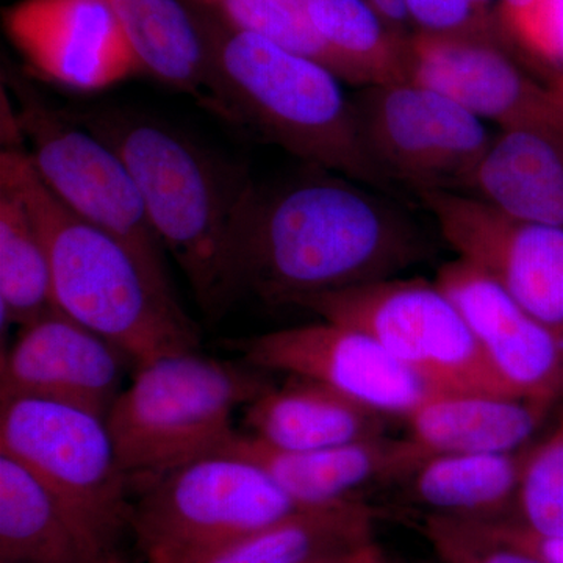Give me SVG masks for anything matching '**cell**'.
<instances>
[{"instance_id":"obj_24","label":"cell","mask_w":563,"mask_h":563,"mask_svg":"<svg viewBox=\"0 0 563 563\" xmlns=\"http://www.w3.org/2000/svg\"><path fill=\"white\" fill-rule=\"evenodd\" d=\"M0 563H106L57 499L2 454Z\"/></svg>"},{"instance_id":"obj_34","label":"cell","mask_w":563,"mask_h":563,"mask_svg":"<svg viewBox=\"0 0 563 563\" xmlns=\"http://www.w3.org/2000/svg\"><path fill=\"white\" fill-rule=\"evenodd\" d=\"M539 0H501L499 3V24L504 38L512 31L515 25L521 21V18L532 9Z\"/></svg>"},{"instance_id":"obj_4","label":"cell","mask_w":563,"mask_h":563,"mask_svg":"<svg viewBox=\"0 0 563 563\" xmlns=\"http://www.w3.org/2000/svg\"><path fill=\"white\" fill-rule=\"evenodd\" d=\"M0 181L27 203L49 255L55 306L141 365L199 351L176 292L163 290L114 236L81 220L46 187L27 151L3 147Z\"/></svg>"},{"instance_id":"obj_26","label":"cell","mask_w":563,"mask_h":563,"mask_svg":"<svg viewBox=\"0 0 563 563\" xmlns=\"http://www.w3.org/2000/svg\"><path fill=\"white\" fill-rule=\"evenodd\" d=\"M57 309L46 244L27 203L0 181V318L24 325Z\"/></svg>"},{"instance_id":"obj_37","label":"cell","mask_w":563,"mask_h":563,"mask_svg":"<svg viewBox=\"0 0 563 563\" xmlns=\"http://www.w3.org/2000/svg\"><path fill=\"white\" fill-rule=\"evenodd\" d=\"M553 88L559 92V95H561V98L563 99V74H559V76L555 77Z\"/></svg>"},{"instance_id":"obj_39","label":"cell","mask_w":563,"mask_h":563,"mask_svg":"<svg viewBox=\"0 0 563 563\" xmlns=\"http://www.w3.org/2000/svg\"><path fill=\"white\" fill-rule=\"evenodd\" d=\"M362 553H363V551H362ZM361 555H362V554H361ZM358 559H361V558H358ZM357 563H358V561H357Z\"/></svg>"},{"instance_id":"obj_28","label":"cell","mask_w":563,"mask_h":563,"mask_svg":"<svg viewBox=\"0 0 563 563\" xmlns=\"http://www.w3.org/2000/svg\"><path fill=\"white\" fill-rule=\"evenodd\" d=\"M239 31L257 33L329 68L303 0H185ZM331 69V68H329Z\"/></svg>"},{"instance_id":"obj_33","label":"cell","mask_w":563,"mask_h":563,"mask_svg":"<svg viewBox=\"0 0 563 563\" xmlns=\"http://www.w3.org/2000/svg\"><path fill=\"white\" fill-rule=\"evenodd\" d=\"M366 2L372 3L374 9L379 11L380 16H383L393 29L401 33H407V35L412 33L404 0H366Z\"/></svg>"},{"instance_id":"obj_1","label":"cell","mask_w":563,"mask_h":563,"mask_svg":"<svg viewBox=\"0 0 563 563\" xmlns=\"http://www.w3.org/2000/svg\"><path fill=\"white\" fill-rule=\"evenodd\" d=\"M431 254V240L391 195L312 168L272 190L255 185L240 218L236 282L240 295L266 306L298 307L399 277Z\"/></svg>"},{"instance_id":"obj_21","label":"cell","mask_w":563,"mask_h":563,"mask_svg":"<svg viewBox=\"0 0 563 563\" xmlns=\"http://www.w3.org/2000/svg\"><path fill=\"white\" fill-rule=\"evenodd\" d=\"M462 192L563 231V136L498 132Z\"/></svg>"},{"instance_id":"obj_19","label":"cell","mask_w":563,"mask_h":563,"mask_svg":"<svg viewBox=\"0 0 563 563\" xmlns=\"http://www.w3.org/2000/svg\"><path fill=\"white\" fill-rule=\"evenodd\" d=\"M554 406L495 393L439 391L409 418L410 439L432 454H506L526 443Z\"/></svg>"},{"instance_id":"obj_20","label":"cell","mask_w":563,"mask_h":563,"mask_svg":"<svg viewBox=\"0 0 563 563\" xmlns=\"http://www.w3.org/2000/svg\"><path fill=\"white\" fill-rule=\"evenodd\" d=\"M376 512L366 503L302 507L276 523L188 553L143 563H307L373 543Z\"/></svg>"},{"instance_id":"obj_13","label":"cell","mask_w":563,"mask_h":563,"mask_svg":"<svg viewBox=\"0 0 563 563\" xmlns=\"http://www.w3.org/2000/svg\"><path fill=\"white\" fill-rule=\"evenodd\" d=\"M410 80L461 103L499 132L563 136V99L525 74L504 41L412 33Z\"/></svg>"},{"instance_id":"obj_15","label":"cell","mask_w":563,"mask_h":563,"mask_svg":"<svg viewBox=\"0 0 563 563\" xmlns=\"http://www.w3.org/2000/svg\"><path fill=\"white\" fill-rule=\"evenodd\" d=\"M129 363L120 347L54 309L21 325L2 352L0 399L57 402L106 420Z\"/></svg>"},{"instance_id":"obj_14","label":"cell","mask_w":563,"mask_h":563,"mask_svg":"<svg viewBox=\"0 0 563 563\" xmlns=\"http://www.w3.org/2000/svg\"><path fill=\"white\" fill-rule=\"evenodd\" d=\"M2 24L35 73L69 90L101 91L144 73L109 0H20Z\"/></svg>"},{"instance_id":"obj_30","label":"cell","mask_w":563,"mask_h":563,"mask_svg":"<svg viewBox=\"0 0 563 563\" xmlns=\"http://www.w3.org/2000/svg\"><path fill=\"white\" fill-rule=\"evenodd\" d=\"M404 3L412 33L506 41L498 29L474 13L470 0H404Z\"/></svg>"},{"instance_id":"obj_29","label":"cell","mask_w":563,"mask_h":563,"mask_svg":"<svg viewBox=\"0 0 563 563\" xmlns=\"http://www.w3.org/2000/svg\"><path fill=\"white\" fill-rule=\"evenodd\" d=\"M421 532L444 563H548L487 521L424 515Z\"/></svg>"},{"instance_id":"obj_6","label":"cell","mask_w":563,"mask_h":563,"mask_svg":"<svg viewBox=\"0 0 563 563\" xmlns=\"http://www.w3.org/2000/svg\"><path fill=\"white\" fill-rule=\"evenodd\" d=\"M0 454L57 499L106 563H131L132 481L106 420L63 404L0 399Z\"/></svg>"},{"instance_id":"obj_10","label":"cell","mask_w":563,"mask_h":563,"mask_svg":"<svg viewBox=\"0 0 563 563\" xmlns=\"http://www.w3.org/2000/svg\"><path fill=\"white\" fill-rule=\"evenodd\" d=\"M366 151L393 187L462 191L490 150L487 124L415 80L361 88L352 98Z\"/></svg>"},{"instance_id":"obj_25","label":"cell","mask_w":563,"mask_h":563,"mask_svg":"<svg viewBox=\"0 0 563 563\" xmlns=\"http://www.w3.org/2000/svg\"><path fill=\"white\" fill-rule=\"evenodd\" d=\"M144 73L211 107L206 44L184 0H109Z\"/></svg>"},{"instance_id":"obj_18","label":"cell","mask_w":563,"mask_h":563,"mask_svg":"<svg viewBox=\"0 0 563 563\" xmlns=\"http://www.w3.org/2000/svg\"><path fill=\"white\" fill-rule=\"evenodd\" d=\"M246 433L276 448L328 450L387 435L388 417L352 401L328 385L288 376L243 409Z\"/></svg>"},{"instance_id":"obj_32","label":"cell","mask_w":563,"mask_h":563,"mask_svg":"<svg viewBox=\"0 0 563 563\" xmlns=\"http://www.w3.org/2000/svg\"><path fill=\"white\" fill-rule=\"evenodd\" d=\"M496 532L501 533L510 542L520 544L531 553L542 558L548 563H563V542H553V540L540 539L532 536L523 528H520L512 520L487 521Z\"/></svg>"},{"instance_id":"obj_31","label":"cell","mask_w":563,"mask_h":563,"mask_svg":"<svg viewBox=\"0 0 563 563\" xmlns=\"http://www.w3.org/2000/svg\"><path fill=\"white\" fill-rule=\"evenodd\" d=\"M507 40L563 74V0H539Z\"/></svg>"},{"instance_id":"obj_3","label":"cell","mask_w":563,"mask_h":563,"mask_svg":"<svg viewBox=\"0 0 563 563\" xmlns=\"http://www.w3.org/2000/svg\"><path fill=\"white\" fill-rule=\"evenodd\" d=\"M185 3L209 57L210 110L244 122L312 168L395 192L369 157L354 102L331 69Z\"/></svg>"},{"instance_id":"obj_11","label":"cell","mask_w":563,"mask_h":563,"mask_svg":"<svg viewBox=\"0 0 563 563\" xmlns=\"http://www.w3.org/2000/svg\"><path fill=\"white\" fill-rule=\"evenodd\" d=\"M457 258L492 277L533 318L563 336V231L520 220L450 190L413 195Z\"/></svg>"},{"instance_id":"obj_9","label":"cell","mask_w":563,"mask_h":563,"mask_svg":"<svg viewBox=\"0 0 563 563\" xmlns=\"http://www.w3.org/2000/svg\"><path fill=\"white\" fill-rule=\"evenodd\" d=\"M133 493V542L143 559L201 550L302 509L261 466L224 451L150 477Z\"/></svg>"},{"instance_id":"obj_17","label":"cell","mask_w":563,"mask_h":563,"mask_svg":"<svg viewBox=\"0 0 563 563\" xmlns=\"http://www.w3.org/2000/svg\"><path fill=\"white\" fill-rule=\"evenodd\" d=\"M221 451L261 466L299 507L365 503L363 493L402 484L429 457L410 437L388 435L328 450L291 453L268 446L250 433L236 432Z\"/></svg>"},{"instance_id":"obj_35","label":"cell","mask_w":563,"mask_h":563,"mask_svg":"<svg viewBox=\"0 0 563 563\" xmlns=\"http://www.w3.org/2000/svg\"><path fill=\"white\" fill-rule=\"evenodd\" d=\"M365 548H362V550L358 551H354V553L328 555V558L317 559V561L307 563H357L358 558H361L362 551L365 550Z\"/></svg>"},{"instance_id":"obj_5","label":"cell","mask_w":563,"mask_h":563,"mask_svg":"<svg viewBox=\"0 0 563 563\" xmlns=\"http://www.w3.org/2000/svg\"><path fill=\"white\" fill-rule=\"evenodd\" d=\"M268 376L250 363L199 351L136 365L106 417L132 487L221 451L239 432L233 415L272 387Z\"/></svg>"},{"instance_id":"obj_27","label":"cell","mask_w":563,"mask_h":563,"mask_svg":"<svg viewBox=\"0 0 563 563\" xmlns=\"http://www.w3.org/2000/svg\"><path fill=\"white\" fill-rule=\"evenodd\" d=\"M532 536L563 542V429L528 450L514 515Z\"/></svg>"},{"instance_id":"obj_23","label":"cell","mask_w":563,"mask_h":563,"mask_svg":"<svg viewBox=\"0 0 563 563\" xmlns=\"http://www.w3.org/2000/svg\"><path fill=\"white\" fill-rule=\"evenodd\" d=\"M329 68L366 88L410 80V35L393 29L366 0H303Z\"/></svg>"},{"instance_id":"obj_16","label":"cell","mask_w":563,"mask_h":563,"mask_svg":"<svg viewBox=\"0 0 563 563\" xmlns=\"http://www.w3.org/2000/svg\"><path fill=\"white\" fill-rule=\"evenodd\" d=\"M435 282L461 309L507 390L554 407L563 402V336L462 258L444 263Z\"/></svg>"},{"instance_id":"obj_36","label":"cell","mask_w":563,"mask_h":563,"mask_svg":"<svg viewBox=\"0 0 563 563\" xmlns=\"http://www.w3.org/2000/svg\"><path fill=\"white\" fill-rule=\"evenodd\" d=\"M358 563H385L383 559V554L377 550L376 544L372 543L363 550L361 559H358Z\"/></svg>"},{"instance_id":"obj_22","label":"cell","mask_w":563,"mask_h":563,"mask_svg":"<svg viewBox=\"0 0 563 563\" xmlns=\"http://www.w3.org/2000/svg\"><path fill=\"white\" fill-rule=\"evenodd\" d=\"M528 448L506 454H432L401 485L426 515L496 521L514 515Z\"/></svg>"},{"instance_id":"obj_8","label":"cell","mask_w":563,"mask_h":563,"mask_svg":"<svg viewBox=\"0 0 563 563\" xmlns=\"http://www.w3.org/2000/svg\"><path fill=\"white\" fill-rule=\"evenodd\" d=\"M7 80L41 180L74 214L128 246L152 279L174 292L165 247L120 155L84 125L58 113L27 81L11 73Z\"/></svg>"},{"instance_id":"obj_2","label":"cell","mask_w":563,"mask_h":563,"mask_svg":"<svg viewBox=\"0 0 563 563\" xmlns=\"http://www.w3.org/2000/svg\"><path fill=\"white\" fill-rule=\"evenodd\" d=\"M79 122L128 166L152 228L187 277L203 314L222 317L240 296L236 235L255 188L247 174L133 111L92 110Z\"/></svg>"},{"instance_id":"obj_38","label":"cell","mask_w":563,"mask_h":563,"mask_svg":"<svg viewBox=\"0 0 563 563\" xmlns=\"http://www.w3.org/2000/svg\"><path fill=\"white\" fill-rule=\"evenodd\" d=\"M559 428L563 429V407H562V410H561V417H559Z\"/></svg>"},{"instance_id":"obj_7","label":"cell","mask_w":563,"mask_h":563,"mask_svg":"<svg viewBox=\"0 0 563 563\" xmlns=\"http://www.w3.org/2000/svg\"><path fill=\"white\" fill-rule=\"evenodd\" d=\"M298 307L368 333L433 391L512 395L435 280L393 277L314 296Z\"/></svg>"},{"instance_id":"obj_12","label":"cell","mask_w":563,"mask_h":563,"mask_svg":"<svg viewBox=\"0 0 563 563\" xmlns=\"http://www.w3.org/2000/svg\"><path fill=\"white\" fill-rule=\"evenodd\" d=\"M235 346L255 368L317 380L388 418L407 420L439 393L368 333L331 321L262 333Z\"/></svg>"}]
</instances>
